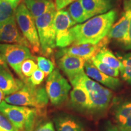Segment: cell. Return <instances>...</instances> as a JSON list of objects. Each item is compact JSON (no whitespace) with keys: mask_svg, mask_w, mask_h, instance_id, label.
Listing matches in <instances>:
<instances>
[{"mask_svg":"<svg viewBox=\"0 0 131 131\" xmlns=\"http://www.w3.org/2000/svg\"><path fill=\"white\" fill-rule=\"evenodd\" d=\"M38 68V65L33 59H28L24 61L22 63L21 66V71L23 76L25 78L26 82H27V79L30 77L32 73Z\"/></svg>","mask_w":131,"mask_h":131,"instance_id":"83f0119b","label":"cell"},{"mask_svg":"<svg viewBox=\"0 0 131 131\" xmlns=\"http://www.w3.org/2000/svg\"><path fill=\"white\" fill-rule=\"evenodd\" d=\"M58 59L59 68L66 75L69 80L84 72V63L86 60L84 58L64 54Z\"/></svg>","mask_w":131,"mask_h":131,"instance_id":"4fadbf2b","label":"cell"},{"mask_svg":"<svg viewBox=\"0 0 131 131\" xmlns=\"http://www.w3.org/2000/svg\"><path fill=\"white\" fill-rule=\"evenodd\" d=\"M84 72L92 80H94L100 84H103L112 90L117 91L122 86V83L118 78L110 77L101 72L94 65L91 59L85 61Z\"/></svg>","mask_w":131,"mask_h":131,"instance_id":"7c38bea8","label":"cell"},{"mask_svg":"<svg viewBox=\"0 0 131 131\" xmlns=\"http://www.w3.org/2000/svg\"><path fill=\"white\" fill-rule=\"evenodd\" d=\"M92 62L94 64V65L100 71L103 72L104 74L109 75L110 77H112L117 78L119 75V70L118 69H114L111 68V67L108 66L104 64L103 63H101L100 61L95 58V57H92L91 58Z\"/></svg>","mask_w":131,"mask_h":131,"instance_id":"484cf974","label":"cell"},{"mask_svg":"<svg viewBox=\"0 0 131 131\" xmlns=\"http://www.w3.org/2000/svg\"><path fill=\"white\" fill-rule=\"evenodd\" d=\"M4 101L13 105L41 109L45 107L48 104L49 97L43 87L34 86L27 81L21 89L7 95Z\"/></svg>","mask_w":131,"mask_h":131,"instance_id":"3957f363","label":"cell"},{"mask_svg":"<svg viewBox=\"0 0 131 131\" xmlns=\"http://www.w3.org/2000/svg\"><path fill=\"white\" fill-rule=\"evenodd\" d=\"M4 94H3V92L2 91L0 90V103L2 102V100L3 98H4Z\"/></svg>","mask_w":131,"mask_h":131,"instance_id":"d590c367","label":"cell"},{"mask_svg":"<svg viewBox=\"0 0 131 131\" xmlns=\"http://www.w3.org/2000/svg\"><path fill=\"white\" fill-rule=\"evenodd\" d=\"M0 53L6 63L26 83L25 78L21 73V66L25 60L34 58L30 49L25 46L16 44L0 43Z\"/></svg>","mask_w":131,"mask_h":131,"instance_id":"ba28073f","label":"cell"},{"mask_svg":"<svg viewBox=\"0 0 131 131\" xmlns=\"http://www.w3.org/2000/svg\"><path fill=\"white\" fill-rule=\"evenodd\" d=\"M27 10L34 19L38 17L55 9V5L52 0L40 1V0H24Z\"/></svg>","mask_w":131,"mask_h":131,"instance_id":"d6986e66","label":"cell"},{"mask_svg":"<svg viewBox=\"0 0 131 131\" xmlns=\"http://www.w3.org/2000/svg\"><path fill=\"white\" fill-rule=\"evenodd\" d=\"M45 89L52 104L60 106L68 99L71 86L60 70L55 69L47 77Z\"/></svg>","mask_w":131,"mask_h":131,"instance_id":"52a82bcc","label":"cell"},{"mask_svg":"<svg viewBox=\"0 0 131 131\" xmlns=\"http://www.w3.org/2000/svg\"><path fill=\"white\" fill-rule=\"evenodd\" d=\"M56 9L50 11L35 19L41 46V53L46 57L53 53L56 47V34L54 26V17Z\"/></svg>","mask_w":131,"mask_h":131,"instance_id":"5b68a950","label":"cell"},{"mask_svg":"<svg viewBox=\"0 0 131 131\" xmlns=\"http://www.w3.org/2000/svg\"><path fill=\"white\" fill-rule=\"evenodd\" d=\"M80 1L89 19L108 12L116 4V0H80Z\"/></svg>","mask_w":131,"mask_h":131,"instance_id":"9a60e30c","label":"cell"},{"mask_svg":"<svg viewBox=\"0 0 131 131\" xmlns=\"http://www.w3.org/2000/svg\"><path fill=\"white\" fill-rule=\"evenodd\" d=\"M40 1H49V0H40Z\"/></svg>","mask_w":131,"mask_h":131,"instance_id":"8d00e7d4","label":"cell"},{"mask_svg":"<svg viewBox=\"0 0 131 131\" xmlns=\"http://www.w3.org/2000/svg\"><path fill=\"white\" fill-rule=\"evenodd\" d=\"M70 104L75 110L92 112V104L87 91L81 86H75L70 92Z\"/></svg>","mask_w":131,"mask_h":131,"instance_id":"2e32d148","label":"cell"},{"mask_svg":"<svg viewBox=\"0 0 131 131\" xmlns=\"http://www.w3.org/2000/svg\"><path fill=\"white\" fill-rule=\"evenodd\" d=\"M16 9L3 0H0V23L4 22L15 16Z\"/></svg>","mask_w":131,"mask_h":131,"instance_id":"cb8c5ba5","label":"cell"},{"mask_svg":"<svg viewBox=\"0 0 131 131\" xmlns=\"http://www.w3.org/2000/svg\"><path fill=\"white\" fill-rule=\"evenodd\" d=\"M3 1H6L8 3H9L11 6H12L14 9H16L18 6L20 4L22 0H3Z\"/></svg>","mask_w":131,"mask_h":131,"instance_id":"836d02e7","label":"cell"},{"mask_svg":"<svg viewBox=\"0 0 131 131\" xmlns=\"http://www.w3.org/2000/svg\"><path fill=\"white\" fill-rule=\"evenodd\" d=\"M35 131H55V129L51 122H47L38 127Z\"/></svg>","mask_w":131,"mask_h":131,"instance_id":"1f68e13d","label":"cell"},{"mask_svg":"<svg viewBox=\"0 0 131 131\" xmlns=\"http://www.w3.org/2000/svg\"><path fill=\"white\" fill-rule=\"evenodd\" d=\"M0 65H7V63L5 61L3 55L0 53Z\"/></svg>","mask_w":131,"mask_h":131,"instance_id":"e575fe53","label":"cell"},{"mask_svg":"<svg viewBox=\"0 0 131 131\" xmlns=\"http://www.w3.org/2000/svg\"><path fill=\"white\" fill-rule=\"evenodd\" d=\"M73 87L81 86L89 95L92 104V112H102L107 109L112 97L111 90L104 88L88 76L85 72L69 79Z\"/></svg>","mask_w":131,"mask_h":131,"instance_id":"7a4b0ae2","label":"cell"},{"mask_svg":"<svg viewBox=\"0 0 131 131\" xmlns=\"http://www.w3.org/2000/svg\"><path fill=\"white\" fill-rule=\"evenodd\" d=\"M15 18L21 32L29 42L31 51L34 53L40 52V42L35 19L24 3H21L16 9Z\"/></svg>","mask_w":131,"mask_h":131,"instance_id":"8992f818","label":"cell"},{"mask_svg":"<svg viewBox=\"0 0 131 131\" xmlns=\"http://www.w3.org/2000/svg\"><path fill=\"white\" fill-rule=\"evenodd\" d=\"M118 58L122 63L119 70L121 77L124 81L131 84V52L124 54L117 53Z\"/></svg>","mask_w":131,"mask_h":131,"instance_id":"603a6c76","label":"cell"},{"mask_svg":"<svg viewBox=\"0 0 131 131\" xmlns=\"http://www.w3.org/2000/svg\"><path fill=\"white\" fill-rule=\"evenodd\" d=\"M76 0H55V9L57 11L60 10L74 2Z\"/></svg>","mask_w":131,"mask_h":131,"instance_id":"4dcf8cb0","label":"cell"},{"mask_svg":"<svg viewBox=\"0 0 131 131\" xmlns=\"http://www.w3.org/2000/svg\"><path fill=\"white\" fill-rule=\"evenodd\" d=\"M104 131H123L117 126V125L111 124L110 123H108L107 125L106 126L105 129Z\"/></svg>","mask_w":131,"mask_h":131,"instance_id":"d6a6232c","label":"cell"},{"mask_svg":"<svg viewBox=\"0 0 131 131\" xmlns=\"http://www.w3.org/2000/svg\"><path fill=\"white\" fill-rule=\"evenodd\" d=\"M68 12L70 18L76 24L83 23L89 19L80 0H76L71 3L68 8Z\"/></svg>","mask_w":131,"mask_h":131,"instance_id":"7402d4cb","label":"cell"},{"mask_svg":"<svg viewBox=\"0 0 131 131\" xmlns=\"http://www.w3.org/2000/svg\"><path fill=\"white\" fill-rule=\"evenodd\" d=\"M110 42V39L106 36L96 45L83 44L80 45H72L71 46L61 48L57 53V58H58L64 54L75 55L85 60H89L94 57L101 49L106 47Z\"/></svg>","mask_w":131,"mask_h":131,"instance_id":"30bf717a","label":"cell"},{"mask_svg":"<svg viewBox=\"0 0 131 131\" xmlns=\"http://www.w3.org/2000/svg\"><path fill=\"white\" fill-rule=\"evenodd\" d=\"M94 57L98 61L111 68L119 70L122 68V63L120 60L107 47L101 49Z\"/></svg>","mask_w":131,"mask_h":131,"instance_id":"44dd1931","label":"cell"},{"mask_svg":"<svg viewBox=\"0 0 131 131\" xmlns=\"http://www.w3.org/2000/svg\"><path fill=\"white\" fill-rule=\"evenodd\" d=\"M0 131H18L4 115L0 113Z\"/></svg>","mask_w":131,"mask_h":131,"instance_id":"f546056e","label":"cell"},{"mask_svg":"<svg viewBox=\"0 0 131 131\" xmlns=\"http://www.w3.org/2000/svg\"><path fill=\"white\" fill-rule=\"evenodd\" d=\"M116 125L123 131H131V100L117 106L114 112Z\"/></svg>","mask_w":131,"mask_h":131,"instance_id":"ac0fdd59","label":"cell"},{"mask_svg":"<svg viewBox=\"0 0 131 131\" xmlns=\"http://www.w3.org/2000/svg\"><path fill=\"white\" fill-rule=\"evenodd\" d=\"M124 10L127 11L129 15V29L127 37L121 45V47L124 50H131V0H124Z\"/></svg>","mask_w":131,"mask_h":131,"instance_id":"d4e9b609","label":"cell"},{"mask_svg":"<svg viewBox=\"0 0 131 131\" xmlns=\"http://www.w3.org/2000/svg\"><path fill=\"white\" fill-rule=\"evenodd\" d=\"M37 61L39 69L45 73L46 77H48L55 69L54 63L51 60L45 57H38Z\"/></svg>","mask_w":131,"mask_h":131,"instance_id":"4316f807","label":"cell"},{"mask_svg":"<svg viewBox=\"0 0 131 131\" xmlns=\"http://www.w3.org/2000/svg\"><path fill=\"white\" fill-rule=\"evenodd\" d=\"M117 16V10L112 9L106 14L92 17L84 23L73 26L70 29L72 45L98 43L107 35Z\"/></svg>","mask_w":131,"mask_h":131,"instance_id":"6da1fadb","label":"cell"},{"mask_svg":"<svg viewBox=\"0 0 131 131\" xmlns=\"http://www.w3.org/2000/svg\"><path fill=\"white\" fill-rule=\"evenodd\" d=\"M15 16L0 23V43L23 45L30 49L29 42L19 30Z\"/></svg>","mask_w":131,"mask_h":131,"instance_id":"8fae6325","label":"cell"},{"mask_svg":"<svg viewBox=\"0 0 131 131\" xmlns=\"http://www.w3.org/2000/svg\"><path fill=\"white\" fill-rule=\"evenodd\" d=\"M37 112L36 108L13 105L5 101L0 103V113L9 119L18 131H32Z\"/></svg>","mask_w":131,"mask_h":131,"instance_id":"277c9868","label":"cell"},{"mask_svg":"<svg viewBox=\"0 0 131 131\" xmlns=\"http://www.w3.org/2000/svg\"><path fill=\"white\" fill-rule=\"evenodd\" d=\"M57 131H84L78 121L68 115L58 116L55 119Z\"/></svg>","mask_w":131,"mask_h":131,"instance_id":"ffe728a7","label":"cell"},{"mask_svg":"<svg viewBox=\"0 0 131 131\" xmlns=\"http://www.w3.org/2000/svg\"><path fill=\"white\" fill-rule=\"evenodd\" d=\"M45 73L42 70L37 69L32 73L30 77H29L27 79V81L30 82L31 84L34 85V86H38V85L41 84L42 82L43 81L44 79H45Z\"/></svg>","mask_w":131,"mask_h":131,"instance_id":"f1b7e54d","label":"cell"},{"mask_svg":"<svg viewBox=\"0 0 131 131\" xmlns=\"http://www.w3.org/2000/svg\"><path fill=\"white\" fill-rule=\"evenodd\" d=\"M24 84L23 80L14 78L7 65H0V90L5 95H9L19 91Z\"/></svg>","mask_w":131,"mask_h":131,"instance_id":"5bb4252c","label":"cell"},{"mask_svg":"<svg viewBox=\"0 0 131 131\" xmlns=\"http://www.w3.org/2000/svg\"><path fill=\"white\" fill-rule=\"evenodd\" d=\"M129 15L127 11L124 10L122 15L115 23L112 26L107 34L110 40H114L121 45L127 37L129 29Z\"/></svg>","mask_w":131,"mask_h":131,"instance_id":"e0dca14e","label":"cell"},{"mask_svg":"<svg viewBox=\"0 0 131 131\" xmlns=\"http://www.w3.org/2000/svg\"><path fill=\"white\" fill-rule=\"evenodd\" d=\"M68 11L60 10L57 11L54 17V26L56 34V46L61 48L72 45L70 29L75 25Z\"/></svg>","mask_w":131,"mask_h":131,"instance_id":"9c48e42d","label":"cell"}]
</instances>
